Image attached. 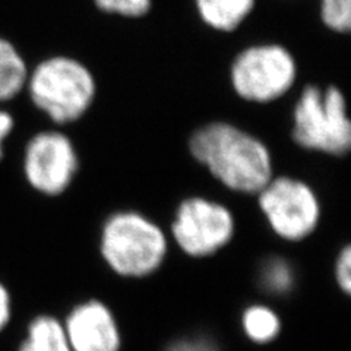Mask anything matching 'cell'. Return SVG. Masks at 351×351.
<instances>
[{
	"instance_id": "6da1fadb",
	"label": "cell",
	"mask_w": 351,
	"mask_h": 351,
	"mask_svg": "<svg viewBox=\"0 0 351 351\" xmlns=\"http://www.w3.org/2000/svg\"><path fill=\"white\" fill-rule=\"evenodd\" d=\"M189 149L193 158L230 191L258 195L274 178L267 145L234 125L213 122L196 129Z\"/></svg>"
},
{
	"instance_id": "9c48e42d",
	"label": "cell",
	"mask_w": 351,
	"mask_h": 351,
	"mask_svg": "<svg viewBox=\"0 0 351 351\" xmlns=\"http://www.w3.org/2000/svg\"><path fill=\"white\" fill-rule=\"evenodd\" d=\"M63 328L72 351H120L122 331L110 307L97 299L73 306Z\"/></svg>"
},
{
	"instance_id": "7a4b0ae2",
	"label": "cell",
	"mask_w": 351,
	"mask_h": 351,
	"mask_svg": "<svg viewBox=\"0 0 351 351\" xmlns=\"http://www.w3.org/2000/svg\"><path fill=\"white\" fill-rule=\"evenodd\" d=\"M25 91L32 106L54 125H68L88 112L97 85L84 63L58 54L40 60L29 69Z\"/></svg>"
},
{
	"instance_id": "e0dca14e",
	"label": "cell",
	"mask_w": 351,
	"mask_h": 351,
	"mask_svg": "<svg viewBox=\"0 0 351 351\" xmlns=\"http://www.w3.org/2000/svg\"><path fill=\"white\" fill-rule=\"evenodd\" d=\"M166 351H221L219 347L208 337H186V338H178L171 341Z\"/></svg>"
},
{
	"instance_id": "3957f363",
	"label": "cell",
	"mask_w": 351,
	"mask_h": 351,
	"mask_svg": "<svg viewBox=\"0 0 351 351\" xmlns=\"http://www.w3.org/2000/svg\"><path fill=\"white\" fill-rule=\"evenodd\" d=\"M107 265L120 277L144 278L156 272L167 256L169 241L160 226L135 211L107 218L100 237Z\"/></svg>"
},
{
	"instance_id": "4fadbf2b",
	"label": "cell",
	"mask_w": 351,
	"mask_h": 351,
	"mask_svg": "<svg viewBox=\"0 0 351 351\" xmlns=\"http://www.w3.org/2000/svg\"><path fill=\"white\" fill-rule=\"evenodd\" d=\"M241 329L249 341L265 346L280 337L281 319L278 313L265 304H252L241 315Z\"/></svg>"
},
{
	"instance_id": "52a82bcc",
	"label": "cell",
	"mask_w": 351,
	"mask_h": 351,
	"mask_svg": "<svg viewBox=\"0 0 351 351\" xmlns=\"http://www.w3.org/2000/svg\"><path fill=\"white\" fill-rule=\"evenodd\" d=\"M78 166L73 142L60 130L37 132L25 144L22 173L29 188L43 196L56 197L68 191Z\"/></svg>"
},
{
	"instance_id": "ffe728a7",
	"label": "cell",
	"mask_w": 351,
	"mask_h": 351,
	"mask_svg": "<svg viewBox=\"0 0 351 351\" xmlns=\"http://www.w3.org/2000/svg\"><path fill=\"white\" fill-rule=\"evenodd\" d=\"M14 129H15L14 114L0 107V162H2L5 158V154H6L5 144L8 138L12 135Z\"/></svg>"
},
{
	"instance_id": "277c9868",
	"label": "cell",
	"mask_w": 351,
	"mask_h": 351,
	"mask_svg": "<svg viewBox=\"0 0 351 351\" xmlns=\"http://www.w3.org/2000/svg\"><path fill=\"white\" fill-rule=\"evenodd\" d=\"M293 138L304 149L344 156L351 147V123L343 93L309 85L293 112Z\"/></svg>"
},
{
	"instance_id": "30bf717a",
	"label": "cell",
	"mask_w": 351,
	"mask_h": 351,
	"mask_svg": "<svg viewBox=\"0 0 351 351\" xmlns=\"http://www.w3.org/2000/svg\"><path fill=\"white\" fill-rule=\"evenodd\" d=\"M29 68L24 53L8 37L0 36V106L25 91Z\"/></svg>"
},
{
	"instance_id": "8fae6325",
	"label": "cell",
	"mask_w": 351,
	"mask_h": 351,
	"mask_svg": "<svg viewBox=\"0 0 351 351\" xmlns=\"http://www.w3.org/2000/svg\"><path fill=\"white\" fill-rule=\"evenodd\" d=\"M16 351H72L59 317L41 313L32 317Z\"/></svg>"
},
{
	"instance_id": "8992f818",
	"label": "cell",
	"mask_w": 351,
	"mask_h": 351,
	"mask_svg": "<svg viewBox=\"0 0 351 351\" xmlns=\"http://www.w3.org/2000/svg\"><path fill=\"white\" fill-rule=\"evenodd\" d=\"M259 206L272 232L289 241L311 236L321 218V204L303 180L272 178L259 193Z\"/></svg>"
},
{
	"instance_id": "d6986e66",
	"label": "cell",
	"mask_w": 351,
	"mask_h": 351,
	"mask_svg": "<svg viewBox=\"0 0 351 351\" xmlns=\"http://www.w3.org/2000/svg\"><path fill=\"white\" fill-rule=\"evenodd\" d=\"M14 317V300L8 285L0 280V334L12 322Z\"/></svg>"
},
{
	"instance_id": "ac0fdd59",
	"label": "cell",
	"mask_w": 351,
	"mask_h": 351,
	"mask_svg": "<svg viewBox=\"0 0 351 351\" xmlns=\"http://www.w3.org/2000/svg\"><path fill=\"white\" fill-rule=\"evenodd\" d=\"M335 281L339 290L344 294H350L351 291V250L350 246H346L337 258L335 262Z\"/></svg>"
},
{
	"instance_id": "5b68a950",
	"label": "cell",
	"mask_w": 351,
	"mask_h": 351,
	"mask_svg": "<svg viewBox=\"0 0 351 351\" xmlns=\"http://www.w3.org/2000/svg\"><path fill=\"white\" fill-rule=\"evenodd\" d=\"M298 78L293 54L278 44L252 46L237 54L230 80L239 97L252 103H271L287 94Z\"/></svg>"
},
{
	"instance_id": "9a60e30c",
	"label": "cell",
	"mask_w": 351,
	"mask_h": 351,
	"mask_svg": "<svg viewBox=\"0 0 351 351\" xmlns=\"http://www.w3.org/2000/svg\"><path fill=\"white\" fill-rule=\"evenodd\" d=\"M321 18L335 32H348L351 27V0H322Z\"/></svg>"
},
{
	"instance_id": "2e32d148",
	"label": "cell",
	"mask_w": 351,
	"mask_h": 351,
	"mask_svg": "<svg viewBox=\"0 0 351 351\" xmlns=\"http://www.w3.org/2000/svg\"><path fill=\"white\" fill-rule=\"evenodd\" d=\"M95 5L107 14L139 18L148 14L151 0H95Z\"/></svg>"
},
{
	"instance_id": "ba28073f",
	"label": "cell",
	"mask_w": 351,
	"mask_h": 351,
	"mask_svg": "<svg viewBox=\"0 0 351 351\" xmlns=\"http://www.w3.org/2000/svg\"><path fill=\"white\" fill-rule=\"evenodd\" d=\"M236 223L223 204L195 196L184 199L176 211L171 234L178 246L192 258L217 254L232 241Z\"/></svg>"
},
{
	"instance_id": "7c38bea8",
	"label": "cell",
	"mask_w": 351,
	"mask_h": 351,
	"mask_svg": "<svg viewBox=\"0 0 351 351\" xmlns=\"http://www.w3.org/2000/svg\"><path fill=\"white\" fill-rule=\"evenodd\" d=\"M197 12L208 27L217 31H233L255 6V0H195Z\"/></svg>"
},
{
	"instance_id": "5bb4252c",
	"label": "cell",
	"mask_w": 351,
	"mask_h": 351,
	"mask_svg": "<svg viewBox=\"0 0 351 351\" xmlns=\"http://www.w3.org/2000/svg\"><path fill=\"white\" fill-rule=\"evenodd\" d=\"M261 284L271 294H287L294 284V271L287 261L271 258L261 268Z\"/></svg>"
}]
</instances>
